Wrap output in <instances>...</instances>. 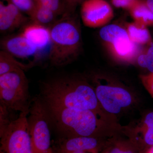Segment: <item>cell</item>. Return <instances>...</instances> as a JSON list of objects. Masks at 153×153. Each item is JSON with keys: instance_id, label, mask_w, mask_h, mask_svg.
Returning <instances> with one entry per match:
<instances>
[{"instance_id": "6da1fadb", "label": "cell", "mask_w": 153, "mask_h": 153, "mask_svg": "<svg viewBox=\"0 0 153 153\" xmlns=\"http://www.w3.org/2000/svg\"><path fill=\"white\" fill-rule=\"evenodd\" d=\"M39 98L47 109L71 108L97 112L95 90L86 81L64 75L44 82Z\"/></svg>"}, {"instance_id": "7a4b0ae2", "label": "cell", "mask_w": 153, "mask_h": 153, "mask_svg": "<svg viewBox=\"0 0 153 153\" xmlns=\"http://www.w3.org/2000/svg\"><path fill=\"white\" fill-rule=\"evenodd\" d=\"M77 20L75 13L63 15L49 27L51 46L49 57L53 66H66L79 55L82 40Z\"/></svg>"}, {"instance_id": "3957f363", "label": "cell", "mask_w": 153, "mask_h": 153, "mask_svg": "<svg viewBox=\"0 0 153 153\" xmlns=\"http://www.w3.org/2000/svg\"><path fill=\"white\" fill-rule=\"evenodd\" d=\"M49 122L62 138L94 137L99 128L97 112L71 108L47 109Z\"/></svg>"}, {"instance_id": "277c9868", "label": "cell", "mask_w": 153, "mask_h": 153, "mask_svg": "<svg viewBox=\"0 0 153 153\" xmlns=\"http://www.w3.org/2000/svg\"><path fill=\"white\" fill-rule=\"evenodd\" d=\"M32 101L24 70L17 69L0 75V105L11 111L29 113Z\"/></svg>"}, {"instance_id": "5b68a950", "label": "cell", "mask_w": 153, "mask_h": 153, "mask_svg": "<svg viewBox=\"0 0 153 153\" xmlns=\"http://www.w3.org/2000/svg\"><path fill=\"white\" fill-rule=\"evenodd\" d=\"M99 36L115 60L131 63L140 54L141 46L131 40L126 29L114 24H108L101 28Z\"/></svg>"}, {"instance_id": "8992f818", "label": "cell", "mask_w": 153, "mask_h": 153, "mask_svg": "<svg viewBox=\"0 0 153 153\" xmlns=\"http://www.w3.org/2000/svg\"><path fill=\"white\" fill-rule=\"evenodd\" d=\"M28 113L0 127V153H33L27 120Z\"/></svg>"}, {"instance_id": "52a82bcc", "label": "cell", "mask_w": 153, "mask_h": 153, "mask_svg": "<svg viewBox=\"0 0 153 153\" xmlns=\"http://www.w3.org/2000/svg\"><path fill=\"white\" fill-rule=\"evenodd\" d=\"M27 120L33 153H53L49 117L39 97L33 99Z\"/></svg>"}, {"instance_id": "ba28073f", "label": "cell", "mask_w": 153, "mask_h": 153, "mask_svg": "<svg viewBox=\"0 0 153 153\" xmlns=\"http://www.w3.org/2000/svg\"><path fill=\"white\" fill-rule=\"evenodd\" d=\"M80 15L86 27L102 28L108 25L114 17V13L105 0H85L81 4Z\"/></svg>"}, {"instance_id": "9c48e42d", "label": "cell", "mask_w": 153, "mask_h": 153, "mask_svg": "<svg viewBox=\"0 0 153 153\" xmlns=\"http://www.w3.org/2000/svg\"><path fill=\"white\" fill-rule=\"evenodd\" d=\"M94 90L99 103L110 113H119L131 103V95L123 88L101 85L97 86Z\"/></svg>"}, {"instance_id": "30bf717a", "label": "cell", "mask_w": 153, "mask_h": 153, "mask_svg": "<svg viewBox=\"0 0 153 153\" xmlns=\"http://www.w3.org/2000/svg\"><path fill=\"white\" fill-rule=\"evenodd\" d=\"M27 17L12 3L0 1V31L1 33L10 32L23 27L30 22Z\"/></svg>"}, {"instance_id": "8fae6325", "label": "cell", "mask_w": 153, "mask_h": 153, "mask_svg": "<svg viewBox=\"0 0 153 153\" xmlns=\"http://www.w3.org/2000/svg\"><path fill=\"white\" fill-rule=\"evenodd\" d=\"M1 47L2 50L19 58L33 56L39 51L22 33L3 38L1 41Z\"/></svg>"}, {"instance_id": "7c38bea8", "label": "cell", "mask_w": 153, "mask_h": 153, "mask_svg": "<svg viewBox=\"0 0 153 153\" xmlns=\"http://www.w3.org/2000/svg\"><path fill=\"white\" fill-rule=\"evenodd\" d=\"M99 146L98 140L95 137H75L62 138L57 149V153H73L82 151L96 153Z\"/></svg>"}, {"instance_id": "4fadbf2b", "label": "cell", "mask_w": 153, "mask_h": 153, "mask_svg": "<svg viewBox=\"0 0 153 153\" xmlns=\"http://www.w3.org/2000/svg\"><path fill=\"white\" fill-rule=\"evenodd\" d=\"M23 27L22 33L38 49H44L51 44L49 28L30 22Z\"/></svg>"}, {"instance_id": "5bb4252c", "label": "cell", "mask_w": 153, "mask_h": 153, "mask_svg": "<svg viewBox=\"0 0 153 153\" xmlns=\"http://www.w3.org/2000/svg\"><path fill=\"white\" fill-rule=\"evenodd\" d=\"M126 30L131 41L139 46L149 45L153 42L150 33L146 26L134 22L127 25Z\"/></svg>"}, {"instance_id": "9a60e30c", "label": "cell", "mask_w": 153, "mask_h": 153, "mask_svg": "<svg viewBox=\"0 0 153 153\" xmlns=\"http://www.w3.org/2000/svg\"><path fill=\"white\" fill-rule=\"evenodd\" d=\"M128 11L134 22L147 27L153 26V14L143 0H138Z\"/></svg>"}, {"instance_id": "2e32d148", "label": "cell", "mask_w": 153, "mask_h": 153, "mask_svg": "<svg viewBox=\"0 0 153 153\" xmlns=\"http://www.w3.org/2000/svg\"><path fill=\"white\" fill-rule=\"evenodd\" d=\"M58 16L50 9L37 4L36 8L30 17V22L49 28L57 21Z\"/></svg>"}, {"instance_id": "e0dca14e", "label": "cell", "mask_w": 153, "mask_h": 153, "mask_svg": "<svg viewBox=\"0 0 153 153\" xmlns=\"http://www.w3.org/2000/svg\"><path fill=\"white\" fill-rule=\"evenodd\" d=\"M14 57L10 53L1 50L0 52V75L17 69L26 70L33 66V63L24 64L16 60Z\"/></svg>"}, {"instance_id": "ac0fdd59", "label": "cell", "mask_w": 153, "mask_h": 153, "mask_svg": "<svg viewBox=\"0 0 153 153\" xmlns=\"http://www.w3.org/2000/svg\"><path fill=\"white\" fill-rule=\"evenodd\" d=\"M138 64L153 73V42L149 45L146 51L140 53L137 58Z\"/></svg>"}, {"instance_id": "d6986e66", "label": "cell", "mask_w": 153, "mask_h": 153, "mask_svg": "<svg viewBox=\"0 0 153 153\" xmlns=\"http://www.w3.org/2000/svg\"><path fill=\"white\" fill-rule=\"evenodd\" d=\"M37 4L48 8L57 16H62L66 12L63 0H36Z\"/></svg>"}, {"instance_id": "ffe728a7", "label": "cell", "mask_w": 153, "mask_h": 153, "mask_svg": "<svg viewBox=\"0 0 153 153\" xmlns=\"http://www.w3.org/2000/svg\"><path fill=\"white\" fill-rule=\"evenodd\" d=\"M16 6L23 13L30 17L37 6L36 0H4Z\"/></svg>"}, {"instance_id": "44dd1931", "label": "cell", "mask_w": 153, "mask_h": 153, "mask_svg": "<svg viewBox=\"0 0 153 153\" xmlns=\"http://www.w3.org/2000/svg\"><path fill=\"white\" fill-rule=\"evenodd\" d=\"M146 130L144 134L145 143L150 147L153 146V112L149 113L145 118Z\"/></svg>"}, {"instance_id": "7402d4cb", "label": "cell", "mask_w": 153, "mask_h": 153, "mask_svg": "<svg viewBox=\"0 0 153 153\" xmlns=\"http://www.w3.org/2000/svg\"><path fill=\"white\" fill-rule=\"evenodd\" d=\"M85 0H63L66 12L64 15H72L75 13L76 7L82 4Z\"/></svg>"}, {"instance_id": "603a6c76", "label": "cell", "mask_w": 153, "mask_h": 153, "mask_svg": "<svg viewBox=\"0 0 153 153\" xmlns=\"http://www.w3.org/2000/svg\"><path fill=\"white\" fill-rule=\"evenodd\" d=\"M138 0H111V3L114 7L129 10Z\"/></svg>"}, {"instance_id": "cb8c5ba5", "label": "cell", "mask_w": 153, "mask_h": 153, "mask_svg": "<svg viewBox=\"0 0 153 153\" xmlns=\"http://www.w3.org/2000/svg\"><path fill=\"white\" fill-rule=\"evenodd\" d=\"M141 79L146 89L153 97V73L142 75L141 76Z\"/></svg>"}, {"instance_id": "d4e9b609", "label": "cell", "mask_w": 153, "mask_h": 153, "mask_svg": "<svg viewBox=\"0 0 153 153\" xmlns=\"http://www.w3.org/2000/svg\"><path fill=\"white\" fill-rule=\"evenodd\" d=\"M109 153H136L131 150V149H128L121 146H117L112 148Z\"/></svg>"}, {"instance_id": "484cf974", "label": "cell", "mask_w": 153, "mask_h": 153, "mask_svg": "<svg viewBox=\"0 0 153 153\" xmlns=\"http://www.w3.org/2000/svg\"><path fill=\"white\" fill-rule=\"evenodd\" d=\"M143 1L153 14V0H143Z\"/></svg>"}, {"instance_id": "4316f807", "label": "cell", "mask_w": 153, "mask_h": 153, "mask_svg": "<svg viewBox=\"0 0 153 153\" xmlns=\"http://www.w3.org/2000/svg\"><path fill=\"white\" fill-rule=\"evenodd\" d=\"M146 153H153V146L150 147Z\"/></svg>"}]
</instances>
